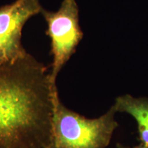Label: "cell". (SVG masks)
Segmentation results:
<instances>
[{"mask_svg": "<svg viewBox=\"0 0 148 148\" xmlns=\"http://www.w3.org/2000/svg\"><path fill=\"white\" fill-rule=\"evenodd\" d=\"M49 71L27 53L0 64V148H49L53 98Z\"/></svg>", "mask_w": 148, "mask_h": 148, "instance_id": "1", "label": "cell"}, {"mask_svg": "<svg viewBox=\"0 0 148 148\" xmlns=\"http://www.w3.org/2000/svg\"><path fill=\"white\" fill-rule=\"evenodd\" d=\"M113 106L102 115L89 119L70 110L53 98V148H106L119 126Z\"/></svg>", "mask_w": 148, "mask_h": 148, "instance_id": "2", "label": "cell"}, {"mask_svg": "<svg viewBox=\"0 0 148 148\" xmlns=\"http://www.w3.org/2000/svg\"><path fill=\"white\" fill-rule=\"evenodd\" d=\"M47 25V34L51 39L53 56L50 81L53 86L59 72L68 62L83 38L79 24V9L75 0H63L55 12L42 8L40 12Z\"/></svg>", "mask_w": 148, "mask_h": 148, "instance_id": "3", "label": "cell"}, {"mask_svg": "<svg viewBox=\"0 0 148 148\" xmlns=\"http://www.w3.org/2000/svg\"><path fill=\"white\" fill-rule=\"evenodd\" d=\"M42 10L40 0H16L0 8V64L27 54L21 41L23 28Z\"/></svg>", "mask_w": 148, "mask_h": 148, "instance_id": "4", "label": "cell"}, {"mask_svg": "<svg viewBox=\"0 0 148 148\" xmlns=\"http://www.w3.org/2000/svg\"><path fill=\"white\" fill-rule=\"evenodd\" d=\"M112 106L116 112H124L134 118L137 123L138 140L148 147V97L125 94L116 97Z\"/></svg>", "mask_w": 148, "mask_h": 148, "instance_id": "5", "label": "cell"}, {"mask_svg": "<svg viewBox=\"0 0 148 148\" xmlns=\"http://www.w3.org/2000/svg\"><path fill=\"white\" fill-rule=\"evenodd\" d=\"M116 148H148V147L141 143H139L138 145L134 146V147H129V146H125L123 145V144L117 143L116 145Z\"/></svg>", "mask_w": 148, "mask_h": 148, "instance_id": "6", "label": "cell"}, {"mask_svg": "<svg viewBox=\"0 0 148 148\" xmlns=\"http://www.w3.org/2000/svg\"><path fill=\"white\" fill-rule=\"evenodd\" d=\"M49 148H53V147H49Z\"/></svg>", "mask_w": 148, "mask_h": 148, "instance_id": "7", "label": "cell"}]
</instances>
